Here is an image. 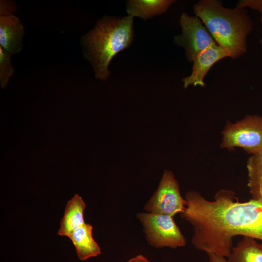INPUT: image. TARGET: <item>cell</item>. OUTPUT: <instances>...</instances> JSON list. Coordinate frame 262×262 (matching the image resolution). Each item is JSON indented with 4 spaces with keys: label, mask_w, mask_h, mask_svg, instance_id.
Here are the masks:
<instances>
[{
    "label": "cell",
    "mask_w": 262,
    "mask_h": 262,
    "mask_svg": "<svg viewBox=\"0 0 262 262\" xmlns=\"http://www.w3.org/2000/svg\"><path fill=\"white\" fill-rule=\"evenodd\" d=\"M193 12L229 57L236 59L246 52V38L253 24L245 8H229L218 0H201L194 5Z\"/></svg>",
    "instance_id": "cell-1"
},
{
    "label": "cell",
    "mask_w": 262,
    "mask_h": 262,
    "mask_svg": "<svg viewBox=\"0 0 262 262\" xmlns=\"http://www.w3.org/2000/svg\"><path fill=\"white\" fill-rule=\"evenodd\" d=\"M133 17L104 16L82 39L84 54L97 78L105 80L109 65L117 53L129 47L134 38Z\"/></svg>",
    "instance_id": "cell-2"
},
{
    "label": "cell",
    "mask_w": 262,
    "mask_h": 262,
    "mask_svg": "<svg viewBox=\"0 0 262 262\" xmlns=\"http://www.w3.org/2000/svg\"><path fill=\"white\" fill-rule=\"evenodd\" d=\"M220 147L229 151L235 147L254 154L262 150V116L248 115L234 123H227L222 131Z\"/></svg>",
    "instance_id": "cell-3"
},
{
    "label": "cell",
    "mask_w": 262,
    "mask_h": 262,
    "mask_svg": "<svg viewBox=\"0 0 262 262\" xmlns=\"http://www.w3.org/2000/svg\"><path fill=\"white\" fill-rule=\"evenodd\" d=\"M173 217L153 213L138 214L147 239L152 246L156 248H176L186 245V239Z\"/></svg>",
    "instance_id": "cell-4"
},
{
    "label": "cell",
    "mask_w": 262,
    "mask_h": 262,
    "mask_svg": "<svg viewBox=\"0 0 262 262\" xmlns=\"http://www.w3.org/2000/svg\"><path fill=\"white\" fill-rule=\"evenodd\" d=\"M179 22L182 33L174 37V42L184 48L189 62H192L195 57L207 48L217 44L198 17L183 13Z\"/></svg>",
    "instance_id": "cell-5"
},
{
    "label": "cell",
    "mask_w": 262,
    "mask_h": 262,
    "mask_svg": "<svg viewBox=\"0 0 262 262\" xmlns=\"http://www.w3.org/2000/svg\"><path fill=\"white\" fill-rule=\"evenodd\" d=\"M185 204L173 173L165 170L157 190L145 209L150 213L173 217L177 213L184 212Z\"/></svg>",
    "instance_id": "cell-6"
},
{
    "label": "cell",
    "mask_w": 262,
    "mask_h": 262,
    "mask_svg": "<svg viewBox=\"0 0 262 262\" xmlns=\"http://www.w3.org/2000/svg\"><path fill=\"white\" fill-rule=\"evenodd\" d=\"M16 10L13 1L0 2V46L11 56L22 49L24 29L21 22L13 12Z\"/></svg>",
    "instance_id": "cell-7"
},
{
    "label": "cell",
    "mask_w": 262,
    "mask_h": 262,
    "mask_svg": "<svg viewBox=\"0 0 262 262\" xmlns=\"http://www.w3.org/2000/svg\"><path fill=\"white\" fill-rule=\"evenodd\" d=\"M229 57L227 53L218 44L213 45L198 53L193 61L191 74L182 79L183 86L204 87V79L211 67L219 60Z\"/></svg>",
    "instance_id": "cell-8"
},
{
    "label": "cell",
    "mask_w": 262,
    "mask_h": 262,
    "mask_svg": "<svg viewBox=\"0 0 262 262\" xmlns=\"http://www.w3.org/2000/svg\"><path fill=\"white\" fill-rule=\"evenodd\" d=\"M86 204L78 194H75L66 205L63 216L61 220L58 234L69 237L75 229L86 223L84 213Z\"/></svg>",
    "instance_id": "cell-9"
},
{
    "label": "cell",
    "mask_w": 262,
    "mask_h": 262,
    "mask_svg": "<svg viewBox=\"0 0 262 262\" xmlns=\"http://www.w3.org/2000/svg\"><path fill=\"white\" fill-rule=\"evenodd\" d=\"M92 230V226L85 223L73 231L68 237L81 261L96 257L101 253L100 247L93 237Z\"/></svg>",
    "instance_id": "cell-10"
},
{
    "label": "cell",
    "mask_w": 262,
    "mask_h": 262,
    "mask_svg": "<svg viewBox=\"0 0 262 262\" xmlns=\"http://www.w3.org/2000/svg\"><path fill=\"white\" fill-rule=\"evenodd\" d=\"M176 0H130L127 2L128 15L144 20L166 12Z\"/></svg>",
    "instance_id": "cell-11"
},
{
    "label": "cell",
    "mask_w": 262,
    "mask_h": 262,
    "mask_svg": "<svg viewBox=\"0 0 262 262\" xmlns=\"http://www.w3.org/2000/svg\"><path fill=\"white\" fill-rule=\"evenodd\" d=\"M228 262H262V243L255 239L244 236L235 247H233Z\"/></svg>",
    "instance_id": "cell-12"
},
{
    "label": "cell",
    "mask_w": 262,
    "mask_h": 262,
    "mask_svg": "<svg viewBox=\"0 0 262 262\" xmlns=\"http://www.w3.org/2000/svg\"><path fill=\"white\" fill-rule=\"evenodd\" d=\"M246 167L251 199L262 202V150L250 157Z\"/></svg>",
    "instance_id": "cell-13"
},
{
    "label": "cell",
    "mask_w": 262,
    "mask_h": 262,
    "mask_svg": "<svg viewBox=\"0 0 262 262\" xmlns=\"http://www.w3.org/2000/svg\"><path fill=\"white\" fill-rule=\"evenodd\" d=\"M11 56L0 46V82L3 88L6 86L14 72Z\"/></svg>",
    "instance_id": "cell-14"
},
{
    "label": "cell",
    "mask_w": 262,
    "mask_h": 262,
    "mask_svg": "<svg viewBox=\"0 0 262 262\" xmlns=\"http://www.w3.org/2000/svg\"><path fill=\"white\" fill-rule=\"evenodd\" d=\"M237 5L245 8L248 7L258 11L261 14L260 21L262 23V0H242L237 3ZM260 43L262 46V36Z\"/></svg>",
    "instance_id": "cell-15"
},
{
    "label": "cell",
    "mask_w": 262,
    "mask_h": 262,
    "mask_svg": "<svg viewBox=\"0 0 262 262\" xmlns=\"http://www.w3.org/2000/svg\"><path fill=\"white\" fill-rule=\"evenodd\" d=\"M209 262H228L226 258L214 254H208Z\"/></svg>",
    "instance_id": "cell-16"
},
{
    "label": "cell",
    "mask_w": 262,
    "mask_h": 262,
    "mask_svg": "<svg viewBox=\"0 0 262 262\" xmlns=\"http://www.w3.org/2000/svg\"><path fill=\"white\" fill-rule=\"evenodd\" d=\"M126 262H150V261L142 255H138L129 260Z\"/></svg>",
    "instance_id": "cell-17"
}]
</instances>
